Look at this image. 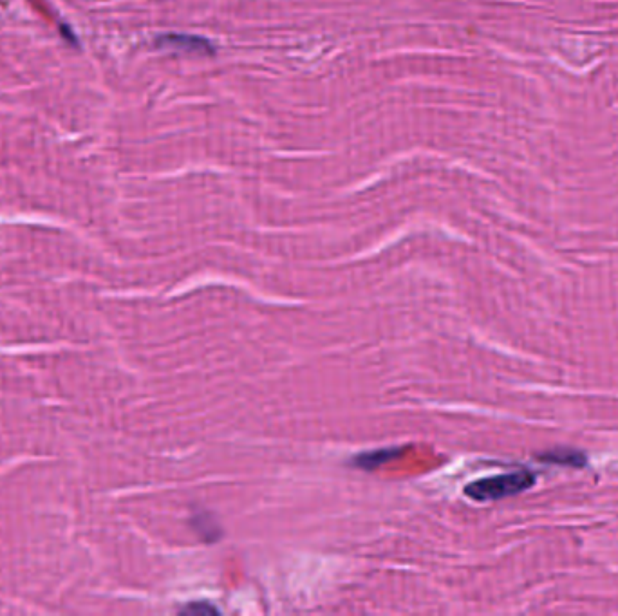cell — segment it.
Here are the masks:
<instances>
[{"label": "cell", "instance_id": "obj_1", "mask_svg": "<svg viewBox=\"0 0 618 616\" xmlns=\"http://www.w3.org/2000/svg\"><path fill=\"white\" fill-rule=\"evenodd\" d=\"M534 472L530 470H517L510 474H499V476L485 477L470 483L465 488V495L478 503L487 501H499L512 495L523 494L535 485Z\"/></svg>", "mask_w": 618, "mask_h": 616}, {"label": "cell", "instance_id": "obj_2", "mask_svg": "<svg viewBox=\"0 0 618 616\" xmlns=\"http://www.w3.org/2000/svg\"><path fill=\"white\" fill-rule=\"evenodd\" d=\"M539 459L548 461V463H555V465H566V467L573 468L586 467V463H588L586 456L579 450H573V448H555V450L543 454Z\"/></svg>", "mask_w": 618, "mask_h": 616}, {"label": "cell", "instance_id": "obj_3", "mask_svg": "<svg viewBox=\"0 0 618 616\" xmlns=\"http://www.w3.org/2000/svg\"><path fill=\"white\" fill-rule=\"evenodd\" d=\"M398 448H380L375 452H366V454H360L356 456V467L364 468V470H375V468L384 465L387 461L396 458L398 456Z\"/></svg>", "mask_w": 618, "mask_h": 616}, {"label": "cell", "instance_id": "obj_4", "mask_svg": "<svg viewBox=\"0 0 618 616\" xmlns=\"http://www.w3.org/2000/svg\"><path fill=\"white\" fill-rule=\"evenodd\" d=\"M163 42H165V46H181V49H188V51H194V53H212V44L208 40H203V38L199 37L169 35V37H163Z\"/></svg>", "mask_w": 618, "mask_h": 616}, {"label": "cell", "instance_id": "obj_5", "mask_svg": "<svg viewBox=\"0 0 618 616\" xmlns=\"http://www.w3.org/2000/svg\"><path fill=\"white\" fill-rule=\"evenodd\" d=\"M181 611H183V613H192V615H196V613H203V615H208V613H219L216 607L210 606V604H199V602L183 607Z\"/></svg>", "mask_w": 618, "mask_h": 616}]
</instances>
